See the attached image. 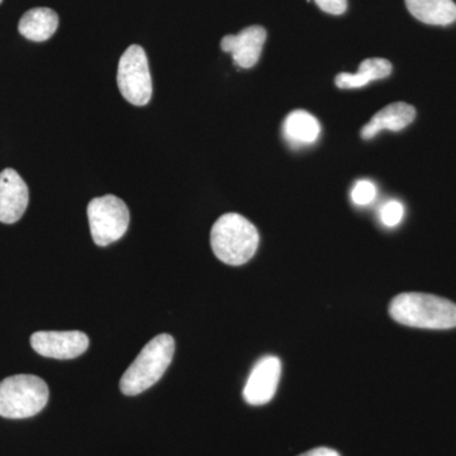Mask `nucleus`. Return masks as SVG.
Segmentation results:
<instances>
[{
    "instance_id": "6e6552de",
    "label": "nucleus",
    "mask_w": 456,
    "mask_h": 456,
    "mask_svg": "<svg viewBox=\"0 0 456 456\" xmlns=\"http://www.w3.org/2000/svg\"><path fill=\"white\" fill-rule=\"evenodd\" d=\"M281 375V359L274 355L264 356L248 375L242 392L246 403L263 406L269 403L277 393Z\"/></svg>"
},
{
    "instance_id": "f3484780",
    "label": "nucleus",
    "mask_w": 456,
    "mask_h": 456,
    "mask_svg": "<svg viewBox=\"0 0 456 456\" xmlns=\"http://www.w3.org/2000/svg\"><path fill=\"white\" fill-rule=\"evenodd\" d=\"M404 217L403 204L398 200H388L384 203L379 211V218L386 227H395L401 224Z\"/></svg>"
},
{
    "instance_id": "f257e3e1",
    "label": "nucleus",
    "mask_w": 456,
    "mask_h": 456,
    "mask_svg": "<svg viewBox=\"0 0 456 456\" xmlns=\"http://www.w3.org/2000/svg\"><path fill=\"white\" fill-rule=\"evenodd\" d=\"M389 314L395 322L426 330L456 327V305L426 293H402L393 298Z\"/></svg>"
},
{
    "instance_id": "9d476101",
    "label": "nucleus",
    "mask_w": 456,
    "mask_h": 456,
    "mask_svg": "<svg viewBox=\"0 0 456 456\" xmlns=\"http://www.w3.org/2000/svg\"><path fill=\"white\" fill-rule=\"evenodd\" d=\"M266 40V31L261 26L242 29L239 35L224 36L221 47L232 55L233 62L241 69H250L259 61Z\"/></svg>"
},
{
    "instance_id": "9b49d317",
    "label": "nucleus",
    "mask_w": 456,
    "mask_h": 456,
    "mask_svg": "<svg viewBox=\"0 0 456 456\" xmlns=\"http://www.w3.org/2000/svg\"><path fill=\"white\" fill-rule=\"evenodd\" d=\"M415 107L403 102L389 104L382 110H379L368 125L362 128V137L364 140H371L377 136L379 132L392 131L398 132L404 130L407 126L415 121Z\"/></svg>"
},
{
    "instance_id": "aec40b11",
    "label": "nucleus",
    "mask_w": 456,
    "mask_h": 456,
    "mask_svg": "<svg viewBox=\"0 0 456 456\" xmlns=\"http://www.w3.org/2000/svg\"><path fill=\"white\" fill-rule=\"evenodd\" d=\"M3 0H0V4H2Z\"/></svg>"
},
{
    "instance_id": "7ed1b4c3",
    "label": "nucleus",
    "mask_w": 456,
    "mask_h": 456,
    "mask_svg": "<svg viewBox=\"0 0 456 456\" xmlns=\"http://www.w3.org/2000/svg\"><path fill=\"white\" fill-rule=\"evenodd\" d=\"M175 341L170 335L152 338L123 374L119 388L123 395H137L161 379L173 360Z\"/></svg>"
},
{
    "instance_id": "6ab92c4d",
    "label": "nucleus",
    "mask_w": 456,
    "mask_h": 456,
    "mask_svg": "<svg viewBox=\"0 0 456 456\" xmlns=\"http://www.w3.org/2000/svg\"><path fill=\"white\" fill-rule=\"evenodd\" d=\"M299 456H340L338 452L330 448H317L312 449L310 452Z\"/></svg>"
},
{
    "instance_id": "f8f14e48",
    "label": "nucleus",
    "mask_w": 456,
    "mask_h": 456,
    "mask_svg": "<svg viewBox=\"0 0 456 456\" xmlns=\"http://www.w3.org/2000/svg\"><path fill=\"white\" fill-rule=\"evenodd\" d=\"M59 27V16L50 8L29 9L20 18L18 31L27 40L44 42L50 40Z\"/></svg>"
},
{
    "instance_id": "ddd939ff",
    "label": "nucleus",
    "mask_w": 456,
    "mask_h": 456,
    "mask_svg": "<svg viewBox=\"0 0 456 456\" xmlns=\"http://www.w3.org/2000/svg\"><path fill=\"white\" fill-rule=\"evenodd\" d=\"M410 13L419 22L431 26H449L456 20L454 0H406Z\"/></svg>"
},
{
    "instance_id": "0eeeda50",
    "label": "nucleus",
    "mask_w": 456,
    "mask_h": 456,
    "mask_svg": "<svg viewBox=\"0 0 456 456\" xmlns=\"http://www.w3.org/2000/svg\"><path fill=\"white\" fill-rule=\"evenodd\" d=\"M31 346L45 358L69 360L88 350L89 338L80 331H40L31 336Z\"/></svg>"
},
{
    "instance_id": "1a4fd4ad",
    "label": "nucleus",
    "mask_w": 456,
    "mask_h": 456,
    "mask_svg": "<svg viewBox=\"0 0 456 456\" xmlns=\"http://www.w3.org/2000/svg\"><path fill=\"white\" fill-rule=\"evenodd\" d=\"M28 187L22 176L13 169L0 173V222L16 224L28 207Z\"/></svg>"
},
{
    "instance_id": "4468645a",
    "label": "nucleus",
    "mask_w": 456,
    "mask_h": 456,
    "mask_svg": "<svg viewBox=\"0 0 456 456\" xmlns=\"http://www.w3.org/2000/svg\"><path fill=\"white\" fill-rule=\"evenodd\" d=\"M285 140L293 146H305L316 142L321 134L320 122L307 110H293L283 125Z\"/></svg>"
},
{
    "instance_id": "a211bd4d",
    "label": "nucleus",
    "mask_w": 456,
    "mask_h": 456,
    "mask_svg": "<svg viewBox=\"0 0 456 456\" xmlns=\"http://www.w3.org/2000/svg\"><path fill=\"white\" fill-rule=\"evenodd\" d=\"M321 11L334 16H340L347 9V0H314Z\"/></svg>"
},
{
    "instance_id": "f03ea898",
    "label": "nucleus",
    "mask_w": 456,
    "mask_h": 456,
    "mask_svg": "<svg viewBox=\"0 0 456 456\" xmlns=\"http://www.w3.org/2000/svg\"><path fill=\"white\" fill-rule=\"evenodd\" d=\"M256 227L239 213H226L211 230V246L218 260L239 266L253 259L259 248Z\"/></svg>"
},
{
    "instance_id": "20e7f679",
    "label": "nucleus",
    "mask_w": 456,
    "mask_h": 456,
    "mask_svg": "<svg viewBox=\"0 0 456 456\" xmlns=\"http://www.w3.org/2000/svg\"><path fill=\"white\" fill-rule=\"evenodd\" d=\"M50 392L46 382L31 374H18L0 382V416L4 419H28L40 413Z\"/></svg>"
},
{
    "instance_id": "39448f33",
    "label": "nucleus",
    "mask_w": 456,
    "mask_h": 456,
    "mask_svg": "<svg viewBox=\"0 0 456 456\" xmlns=\"http://www.w3.org/2000/svg\"><path fill=\"white\" fill-rule=\"evenodd\" d=\"M88 218L95 245L104 248L118 241L127 232L130 211L122 200L110 194L90 200Z\"/></svg>"
},
{
    "instance_id": "423d86ee",
    "label": "nucleus",
    "mask_w": 456,
    "mask_h": 456,
    "mask_svg": "<svg viewBox=\"0 0 456 456\" xmlns=\"http://www.w3.org/2000/svg\"><path fill=\"white\" fill-rule=\"evenodd\" d=\"M117 84L123 98L134 106L143 107L151 101L149 60L139 45H132L119 59Z\"/></svg>"
},
{
    "instance_id": "2eb2a0df",
    "label": "nucleus",
    "mask_w": 456,
    "mask_h": 456,
    "mask_svg": "<svg viewBox=\"0 0 456 456\" xmlns=\"http://www.w3.org/2000/svg\"><path fill=\"white\" fill-rule=\"evenodd\" d=\"M392 73V64L386 59H367L355 74L341 73L336 77V86L341 89H359L374 80L386 79Z\"/></svg>"
},
{
    "instance_id": "dca6fc26",
    "label": "nucleus",
    "mask_w": 456,
    "mask_h": 456,
    "mask_svg": "<svg viewBox=\"0 0 456 456\" xmlns=\"http://www.w3.org/2000/svg\"><path fill=\"white\" fill-rule=\"evenodd\" d=\"M377 194V185L373 182L367 179L358 180L351 191V200L356 206L365 207L374 202Z\"/></svg>"
}]
</instances>
